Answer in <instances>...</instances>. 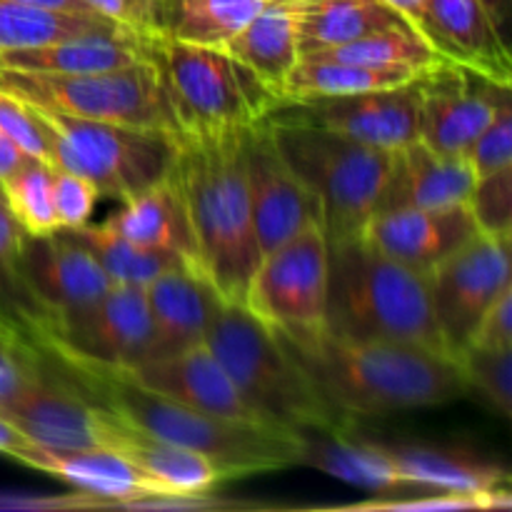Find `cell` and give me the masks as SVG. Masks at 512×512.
Listing matches in <instances>:
<instances>
[{"label": "cell", "mask_w": 512, "mask_h": 512, "mask_svg": "<svg viewBox=\"0 0 512 512\" xmlns=\"http://www.w3.org/2000/svg\"><path fill=\"white\" fill-rule=\"evenodd\" d=\"M273 333L323 398L355 425L360 418L453 403L468 393L458 358L450 353L383 340H348L325 328Z\"/></svg>", "instance_id": "obj_1"}, {"label": "cell", "mask_w": 512, "mask_h": 512, "mask_svg": "<svg viewBox=\"0 0 512 512\" xmlns=\"http://www.w3.org/2000/svg\"><path fill=\"white\" fill-rule=\"evenodd\" d=\"M40 350L85 400L153 438L205 455L223 480L295 468L303 458V435L293 430L200 413L130 383L113 368L65 358L43 345Z\"/></svg>", "instance_id": "obj_2"}, {"label": "cell", "mask_w": 512, "mask_h": 512, "mask_svg": "<svg viewBox=\"0 0 512 512\" xmlns=\"http://www.w3.org/2000/svg\"><path fill=\"white\" fill-rule=\"evenodd\" d=\"M245 133L178 135L173 175L193 233L195 268L223 300L243 305L260 263L245 180Z\"/></svg>", "instance_id": "obj_3"}, {"label": "cell", "mask_w": 512, "mask_h": 512, "mask_svg": "<svg viewBox=\"0 0 512 512\" xmlns=\"http://www.w3.org/2000/svg\"><path fill=\"white\" fill-rule=\"evenodd\" d=\"M325 330L348 340L450 353L435 318L428 275L388 258L365 238L328 243Z\"/></svg>", "instance_id": "obj_4"}, {"label": "cell", "mask_w": 512, "mask_h": 512, "mask_svg": "<svg viewBox=\"0 0 512 512\" xmlns=\"http://www.w3.org/2000/svg\"><path fill=\"white\" fill-rule=\"evenodd\" d=\"M205 348L223 365L260 423L300 435L358 428L323 398L278 335L245 305L213 295Z\"/></svg>", "instance_id": "obj_5"}, {"label": "cell", "mask_w": 512, "mask_h": 512, "mask_svg": "<svg viewBox=\"0 0 512 512\" xmlns=\"http://www.w3.org/2000/svg\"><path fill=\"white\" fill-rule=\"evenodd\" d=\"M265 125L285 165L318 198L328 243L363 238L383 205L398 150L373 148L308 125Z\"/></svg>", "instance_id": "obj_6"}, {"label": "cell", "mask_w": 512, "mask_h": 512, "mask_svg": "<svg viewBox=\"0 0 512 512\" xmlns=\"http://www.w3.org/2000/svg\"><path fill=\"white\" fill-rule=\"evenodd\" d=\"M148 58L158 68L178 135L243 130L278 103L245 65L223 48L148 35Z\"/></svg>", "instance_id": "obj_7"}, {"label": "cell", "mask_w": 512, "mask_h": 512, "mask_svg": "<svg viewBox=\"0 0 512 512\" xmlns=\"http://www.w3.org/2000/svg\"><path fill=\"white\" fill-rule=\"evenodd\" d=\"M28 108L45 130L50 168L93 180L108 198L125 200L168 178L178 158V138L165 130Z\"/></svg>", "instance_id": "obj_8"}, {"label": "cell", "mask_w": 512, "mask_h": 512, "mask_svg": "<svg viewBox=\"0 0 512 512\" xmlns=\"http://www.w3.org/2000/svg\"><path fill=\"white\" fill-rule=\"evenodd\" d=\"M0 93L33 108L85 120L165 130L178 138L163 80L150 58L105 73H35L0 68Z\"/></svg>", "instance_id": "obj_9"}, {"label": "cell", "mask_w": 512, "mask_h": 512, "mask_svg": "<svg viewBox=\"0 0 512 512\" xmlns=\"http://www.w3.org/2000/svg\"><path fill=\"white\" fill-rule=\"evenodd\" d=\"M30 338L53 353L125 370L150 358L153 323L143 285H113L88 308L30 325Z\"/></svg>", "instance_id": "obj_10"}, {"label": "cell", "mask_w": 512, "mask_h": 512, "mask_svg": "<svg viewBox=\"0 0 512 512\" xmlns=\"http://www.w3.org/2000/svg\"><path fill=\"white\" fill-rule=\"evenodd\" d=\"M245 308L273 330L308 333L325 328L328 238L320 225L300 230L265 253L250 278Z\"/></svg>", "instance_id": "obj_11"}, {"label": "cell", "mask_w": 512, "mask_h": 512, "mask_svg": "<svg viewBox=\"0 0 512 512\" xmlns=\"http://www.w3.org/2000/svg\"><path fill=\"white\" fill-rule=\"evenodd\" d=\"M263 120L308 125L373 148L400 150L420 135L418 78L395 88L368 90V93L278 100Z\"/></svg>", "instance_id": "obj_12"}, {"label": "cell", "mask_w": 512, "mask_h": 512, "mask_svg": "<svg viewBox=\"0 0 512 512\" xmlns=\"http://www.w3.org/2000/svg\"><path fill=\"white\" fill-rule=\"evenodd\" d=\"M430 300L450 353L470 343L493 300L512 285L510 240L475 233L428 273Z\"/></svg>", "instance_id": "obj_13"}, {"label": "cell", "mask_w": 512, "mask_h": 512, "mask_svg": "<svg viewBox=\"0 0 512 512\" xmlns=\"http://www.w3.org/2000/svg\"><path fill=\"white\" fill-rule=\"evenodd\" d=\"M18 275L33 310L25 328L78 313L113 288L88 245L63 228L50 235H25Z\"/></svg>", "instance_id": "obj_14"}, {"label": "cell", "mask_w": 512, "mask_h": 512, "mask_svg": "<svg viewBox=\"0 0 512 512\" xmlns=\"http://www.w3.org/2000/svg\"><path fill=\"white\" fill-rule=\"evenodd\" d=\"M420 135L443 155H465L490 120L510 105V88L443 60L418 78Z\"/></svg>", "instance_id": "obj_15"}, {"label": "cell", "mask_w": 512, "mask_h": 512, "mask_svg": "<svg viewBox=\"0 0 512 512\" xmlns=\"http://www.w3.org/2000/svg\"><path fill=\"white\" fill-rule=\"evenodd\" d=\"M245 180L260 258L310 225L323 228L318 198L280 158L263 120L245 133Z\"/></svg>", "instance_id": "obj_16"}, {"label": "cell", "mask_w": 512, "mask_h": 512, "mask_svg": "<svg viewBox=\"0 0 512 512\" xmlns=\"http://www.w3.org/2000/svg\"><path fill=\"white\" fill-rule=\"evenodd\" d=\"M40 348V345H38ZM45 358V353H43ZM0 415L30 443L53 450H85L100 445L98 408L85 400L45 358V373L23 393L0 405Z\"/></svg>", "instance_id": "obj_17"}, {"label": "cell", "mask_w": 512, "mask_h": 512, "mask_svg": "<svg viewBox=\"0 0 512 512\" xmlns=\"http://www.w3.org/2000/svg\"><path fill=\"white\" fill-rule=\"evenodd\" d=\"M18 463L60 480L75 493L88 495L100 508L133 510L143 500L178 495L108 448L53 450L28 443Z\"/></svg>", "instance_id": "obj_18"}, {"label": "cell", "mask_w": 512, "mask_h": 512, "mask_svg": "<svg viewBox=\"0 0 512 512\" xmlns=\"http://www.w3.org/2000/svg\"><path fill=\"white\" fill-rule=\"evenodd\" d=\"M118 373L140 388L153 390L200 413L260 423L205 343L165 358L143 360Z\"/></svg>", "instance_id": "obj_19"}, {"label": "cell", "mask_w": 512, "mask_h": 512, "mask_svg": "<svg viewBox=\"0 0 512 512\" xmlns=\"http://www.w3.org/2000/svg\"><path fill=\"white\" fill-rule=\"evenodd\" d=\"M418 30L445 60L510 88L508 43L483 0H425Z\"/></svg>", "instance_id": "obj_20"}, {"label": "cell", "mask_w": 512, "mask_h": 512, "mask_svg": "<svg viewBox=\"0 0 512 512\" xmlns=\"http://www.w3.org/2000/svg\"><path fill=\"white\" fill-rule=\"evenodd\" d=\"M478 233L468 205L458 208H385L373 215L363 238L388 258L428 275L440 260Z\"/></svg>", "instance_id": "obj_21"}, {"label": "cell", "mask_w": 512, "mask_h": 512, "mask_svg": "<svg viewBox=\"0 0 512 512\" xmlns=\"http://www.w3.org/2000/svg\"><path fill=\"white\" fill-rule=\"evenodd\" d=\"M405 480L440 493L480 498L485 510H508L512 505L510 475L500 465L470 453L433 448V445H385Z\"/></svg>", "instance_id": "obj_22"}, {"label": "cell", "mask_w": 512, "mask_h": 512, "mask_svg": "<svg viewBox=\"0 0 512 512\" xmlns=\"http://www.w3.org/2000/svg\"><path fill=\"white\" fill-rule=\"evenodd\" d=\"M98 420L100 445L118 453L120 458H125L140 473L168 488L170 493L200 495L210 493L215 485L223 483L220 470L205 455L153 438L103 408H98Z\"/></svg>", "instance_id": "obj_23"}, {"label": "cell", "mask_w": 512, "mask_h": 512, "mask_svg": "<svg viewBox=\"0 0 512 512\" xmlns=\"http://www.w3.org/2000/svg\"><path fill=\"white\" fill-rule=\"evenodd\" d=\"M300 465H310L330 478L370 490L378 498H413L420 493H440V490L405 480L385 445L358 438L355 430L305 433Z\"/></svg>", "instance_id": "obj_24"}, {"label": "cell", "mask_w": 512, "mask_h": 512, "mask_svg": "<svg viewBox=\"0 0 512 512\" xmlns=\"http://www.w3.org/2000/svg\"><path fill=\"white\" fill-rule=\"evenodd\" d=\"M478 180L468 155L435 153L423 140L395 153L393 178L380 210L385 208H458L468 205L473 185Z\"/></svg>", "instance_id": "obj_25"}, {"label": "cell", "mask_w": 512, "mask_h": 512, "mask_svg": "<svg viewBox=\"0 0 512 512\" xmlns=\"http://www.w3.org/2000/svg\"><path fill=\"white\" fill-rule=\"evenodd\" d=\"M213 295L215 290L208 280L193 268L170 270L145 285V300L153 323L150 358H165L203 345Z\"/></svg>", "instance_id": "obj_26"}, {"label": "cell", "mask_w": 512, "mask_h": 512, "mask_svg": "<svg viewBox=\"0 0 512 512\" xmlns=\"http://www.w3.org/2000/svg\"><path fill=\"white\" fill-rule=\"evenodd\" d=\"M305 0H268L220 48L250 70L280 100L285 78L298 63L300 10Z\"/></svg>", "instance_id": "obj_27"}, {"label": "cell", "mask_w": 512, "mask_h": 512, "mask_svg": "<svg viewBox=\"0 0 512 512\" xmlns=\"http://www.w3.org/2000/svg\"><path fill=\"white\" fill-rule=\"evenodd\" d=\"M148 35L133 33L128 28L103 30V33L80 35V38L58 40L40 48L0 53V68L35 70V73H105V70L128 68L148 58Z\"/></svg>", "instance_id": "obj_28"}, {"label": "cell", "mask_w": 512, "mask_h": 512, "mask_svg": "<svg viewBox=\"0 0 512 512\" xmlns=\"http://www.w3.org/2000/svg\"><path fill=\"white\" fill-rule=\"evenodd\" d=\"M120 203L123 205L118 213L105 220L110 230L133 243L148 245V248L175 250L195 265L193 233H190L188 215H185L173 170L168 178L158 180L155 185L120 200Z\"/></svg>", "instance_id": "obj_29"}, {"label": "cell", "mask_w": 512, "mask_h": 512, "mask_svg": "<svg viewBox=\"0 0 512 512\" xmlns=\"http://www.w3.org/2000/svg\"><path fill=\"white\" fill-rule=\"evenodd\" d=\"M408 23L383 0H305L300 10V55L323 53L350 40Z\"/></svg>", "instance_id": "obj_30"}, {"label": "cell", "mask_w": 512, "mask_h": 512, "mask_svg": "<svg viewBox=\"0 0 512 512\" xmlns=\"http://www.w3.org/2000/svg\"><path fill=\"white\" fill-rule=\"evenodd\" d=\"M268 0H153V30L195 45L228 43Z\"/></svg>", "instance_id": "obj_31"}, {"label": "cell", "mask_w": 512, "mask_h": 512, "mask_svg": "<svg viewBox=\"0 0 512 512\" xmlns=\"http://www.w3.org/2000/svg\"><path fill=\"white\" fill-rule=\"evenodd\" d=\"M415 78H420V75H410L405 70L370 68V65L300 55L298 63L293 65V70L285 78L283 90H280V100L368 93V90L395 88V85L410 83Z\"/></svg>", "instance_id": "obj_32"}, {"label": "cell", "mask_w": 512, "mask_h": 512, "mask_svg": "<svg viewBox=\"0 0 512 512\" xmlns=\"http://www.w3.org/2000/svg\"><path fill=\"white\" fill-rule=\"evenodd\" d=\"M73 233L88 245V250L95 255V260L113 285H143L145 288L170 270H195V265L185 255L175 253V250L133 243V240L110 230L105 223H85L83 228L73 230Z\"/></svg>", "instance_id": "obj_33"}, {"label": "cell", "mask_w": 512, "mask_h": 512, "mask_svg": "<svg viewBox=\"0 0 512 512\" xmlns=\"http://www.w3.org/2000/svg\"><path fill=\"white\" fill-rule=\"evenodd\" d=\"M115 28H123V25H115L98 15L63 13V10L38 8V5L15 3V0H0V53L40 48L58 40Z\"/></svg>", "instance_id": "obj_34"}, {"label": "cell", "mask_w": 512, "mask_h": 512, "mask_svg": "<svg viewBox=\"0 0 512 512\" xmlns=\"http://www.w3.org/2000/svg\"><path fill=\"white\" fill-rule=\"evenodd\" d=\"M315 58L343 60V63L370 65V68L385 70H405L410 75H423L425 70L443 63V55L428 43L418 28L410 23L390 25V28L370 33L365 38L350 40V43L338 45V48L313 53Z\"/></svg>", "instance_id": "obj_35"}, {"label": "cell", "mask_w": 512, "mask_h": 512, "mask_svg": "<svg viewBox=\"0 0 512 512\" xmlns=\"http://www.w3.org/2000/svg\"><path fill=\"white\" fill-rule=\"evenodd\" d=\"M5 208L28 235H50L60 230L53 200L50 165L30 158L15 173L0 180Z\"/></svg>", "instance_id": "obj_36"}, {"label": "cell", "mask_w": 512, "mask_h": 512, "mask_svg": "<svg viewBox=\"0 0 512 512\" xmlns=\"http://www.w3.org/2000/svg\"><path fill=\"white\" fill-rule=\"evenodd\" d=\"M468 393L480 395L500 418L512 415V348L468 343L455 353Z\"/></svg>", "instance_id": "obj_37"}, {"label": "cell", "mask_w": 512, "mask_h": 512, "mask_svg": "<svg viewBox=\"0 0 512 512\" xmlns=\"http://www.w3.org/2000/svg\"><path fill=\"white\" fill-rule=\"evenodd\" d=\"M45 358L28 330L0 315V405L43 378Z\"/></svg>", "instance_id": "obj_38"}, {"label": "cell", "mask_w": 512, "mask_h": 512, "mask_svg": "<svg viewBox=\"0 0 512 512\" xmlns=\"http://www.w3.org/2000/svg\"><path fill=\"white\" fill-rule=\"evenodd\" d=\"M468 210L478 233L510 240L512 235V165L475 180Z\"/></svg>", "instance_id": "obj_39"}, {"label": "cell", "mask_w": 512, "mask_h": 512, "mask_svg": "<svg viewBox=\"0 0 512 512\" xmlns=\"http://www.w3.org/2000/svg\"><path fill=\"white\" fill-rule=\"evenodd\" d=\"M50 178H53V200L60 228L78 230L90 223L95 203L100 198L98 185L83 175L60 168H50Z\"/></svg>", "instance_id": "obj_40"}, {"label": "cell", "mask_w": 512, "mask_h": 512, "mask_svg": "<svg viewBox=\"0 0 512 512\" xmlns=\"http://www.w3.org/2000/svg\"><path fill=\"white\" fill-rule=\"evenodd\" d=\"M475 175L498 173V170L512 165V103L503 105L500 113L490 120L488 128L475 138L468 153Z\"/></svg>", "instance_id": "obj_41"}, {"label": "cell", "mask_w": 512, "mask_h": 512, "mask_svg": "<svg viewBox=\"0 0 512 512\" xmlns=\"http://www.w3.org/2000/svg\"><path fill=\"white\" fill-rule=\"evenodd\" d=\"M0 133L13 140L28 158L50 165L48 140H45L40 120L35 118L28 105L5 93H0Z\"/></svg>", "instance_id": "obj_42"}, {"label": "cell", "mask_w": 512, "mask_h": 512, "mask_svg": "<svg viewBox=\"0 0 512 512\" xmlns=\"http://www.w3.org/2000/svg\"><path fill=\"white\" fill-rule=\"evenodd\" d=\"M473 345L483 348H512V285L503 290L475 325Z\"/></svg>", "instance_id": "obj_43"}, {"label": "cell", "mask_w": 512, "mask_h": 512, "mask_svg": "<svg viewBox=\"0 0 512 512\" xmlns=\"http://www.w3.org/2000/svg\"><path fill=\"white\" fill-rule=\"evenodd\" d=\"M98 18L150 35L153 30V0H83Z\"/></svg>", "instance_id": "obj_44"}, {"label": "cell", "mask_w": 512, "mask_h": 512, "mask_svg": "<svg viewBox=\"0 0 512 512\" xmlns=\"http://www.w3.org/2000/svg\"><path fill=\"white\" fill-rule=\"evenodd\" d=\"M28 443L30 440L25 438L13 423H8V420L0 415V455H8V458L18 460L20 455H23V450L28 448Z\"/></svg>", "instance_id": "obj_45"}, {"label": "cell", "mask_w": 512, "mask_h": 512, "mask_svg": "<svg viewBox=\"0 0 512 512\" xmlns=\"http://www.w3.org/2000/svg\"><path fill=\"white\" fill-rule=\"evenodd\" d=\"M28 160H30L28 155H25L13 140H8L3 133H0V180L8 178L10 173H15V170H18L23 163H28Z\"/></svg>", "instance_id": "obj_46"}, {"label": "cell", "mask_w": 512, "mask_h": 512, "mask_svg": "<svg viewBox=\"0 0 512 512\" xmlns=\"http://www.w3.org/2000/svg\"><path fill=\"white\" fill-rule=\"evenodd\" d=\"M15 3L38 5V8L48 10H63V13H78V15H95L83 0H15Z\"/></svg>", "instance_id": "obj_47"}, {"label": "cell", "mask_w": 512, "mask_h": 512, "mask_svg": "<svg viewBox=\"0 0 512 512\" xmlns=\"http://www.w3.org/2000/svg\"><path fill=\"white\" fill-rule=\"evenodd\" d=\"M388 3L395 13L403 15L413 28H418L420 18H423V10H425V0H383Z\"/></svg>", "instance_id": "obj_48"}, {"label": "cell", "mask_w": 512, "mask_h": 512, "mask_svg": "<svg viewBox=\"0 0 512 512\" xmlns=\"http://www.w3.org/2000/svg\"><path fill=\"white\" fill-rule=\"evenodd\" d=\"M483 5L488 8V13L493 15V20L498 23V28L505 33V20H508L510 0H483Z\"/></svg>", "instance_id": "obj_49"}, {"label": "cell", "mask_w": 512, "mask_h": 512, "mask_svg": "<svg viewBox=\"0 0 512 512\" xmlns=\"http://www.w3.org/2000/svg\"><path fill=\"white\" fill-rule=\"evenodd\" d=\"M3 210H8V208H5V198H3V190H0V213H3Z\"/></svg>", "instance_id": "obj_50"}]
</instances>
